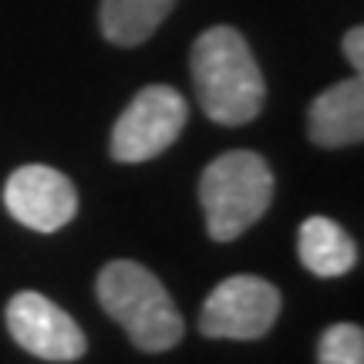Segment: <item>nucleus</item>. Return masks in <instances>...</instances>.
Instances as JSON below:
<instances>
[{
	"mask_svg": "<svg viewBox=\"0 0 364 364\" xmlns=\"http://www.w3.org/2000/svg\"><path fill=\"white\" fill-rule=\"evenodd\" d=\"M344 58L351 61L354 71L364 68V27H351V31L344 34Z\"/></svg>",
	"mask_w": 364,
	"mask_h": 364,
	"instance_id": "nucleus-12",
	"label": "nucleus"
},
{
	"mask_svg": "<svg viewBox=\"0 0 364 364\" xmlns=\"http://www.w3.org/2000/svg\"><path fill=\"white\" fill-rule=\"evenodd\" d=\"M189 122V102L169 85H145L118 115L108 152L115 162H149L162 156Z\"/></svg>",
	"mask_w": 364,
	"mask_h": 364,
	"instance_id": "nucleus-4",
	"label": "nucleus"
},
{
	"mask_svg": "<svg viewBox=\"0 0 364 364\" xmlns=\"http://www.w3.org/2000/svg\"><path fill=\"white\" fill-rule=\"evenodd\" d=\"M98 304L145 354L172 351L182 341V314L156 273L135 260H112L98 273Z\"/></svg>",
	"mask_w": 364,
	"mask_h": 364,
	"instance_id": "nucleus-2",
	"label": "nucleus"
},
{
	"mask_svg": "<svg viewBox=\"0 0 364 364\" xmlns=\"http://www.w3.org/2000/svg\"><path fill=\"white\" fill-rule=\"evenodd\" d=\"M297 253L314 277H344L358 263V243L341 223L327 216H307L300 223Z\"/></svg>",
	"mask_w": 364,
	"mask_h": 364,
	"instance_id": "nucleus-9",
	"label": "nucleus"
},
{
	"mask_svg": "<svg viewBox=\"0 0 364 364\" xmlns=\"http://www.w3.org/2000/svg\"><path fill=\"white\" fill-rule=\"evenodd\" d=\"M307 135L321 149H344L364 139V81L354 75L321 91L307 112Z\"/></svg>",
	"mask_w": 364,
	"mask_h": 364,
	"instance_id": "nucleus-8",
	"label": "nucleus"
},
{
	"mask_svg": "<svg viewBox=\"0 0 364 364\" xmlns=\"http://www.w3.org/2000/svg\"><path fill=\"white\" fill-rule=\"evenodd\" d=\"M4 206L21 226L34 233H58L61 226L75 220L78 193L65 172L34 162L11 172V179L4 186Z\"/></svg>",
	"mask_w": 364,
	"mask_h": 364,
	"instance_id": "nucleus-7",
	"label": "nucleus"
},
{
	"mask_svg": "<svg viewBox=\"0 0 364 364\" xmlns=\"http://www.w3.org/2000/svg\"><path fill=\"white\" fill-rule=\"evenodd\" d=\"M196 98L209 122L216 125H247L263 112L267 81L250 51L247 38L230 24L203 31L189 54Z\"/></svg>",
	"mask_w": 364,
	"mask_h": 364,
	"instance_id": "nucleus-1",
	"label": "nucleus"
},
{
	"mask_svg": "<svg viewBox=\"0 0 364 364\" xmlns=\"http://www.w3.org/2000/svg\"><path fill=\"white\" fill-rule=\"evenodd\" d=\"M317 364H364V331L358 324H331L317 341Z\"/></svg>",
	"mask_w": 364,
	"mask_h": 364,
	"instance_id": "nucleus-11",
	"label": "nucleus"
},
{
	"mask_svg": "<svg viewBox=\"0 0 364 364\" xmlns=\"http://www.w3.org/2000/svg\"><path fill=\"white\" fill-rule=\"evenodd\" d=\"M280 317V290L253 273L223 280L203 304L199 331L213 341H260Z\"/></svg>",
	"mask_w": 364,
	"mask_h": 364,
	"instance_id": "nucleus-5",
	"label": "nucleus"
},
{
	"mask_svg": "<svg viewBox=\"0 0 364 364\" xmlns=\"http://www.w3.org/2000/svg\"><path fill=\"white\" fill-rule=\"evenodd\" d=\"M206 233L216 243L243 236L273 203V172L260 152L230 149L209 162L199 179Z\"/></svg>",
	"mask_w": 364,
	"mask_h": 364,
	"instance_id": "nucleus-3",
	"label": "nucleus"
},
{
	"mask_svg": "<svg viewBox=\"0 0 364 364\" xmlns=\"http://www.w3.org/2000/svg\"><path fill=\"white\" fill-rule=\"evenodd\" d=\"M179 0H102L98 24L118 48H139L156 34Z\"/></svg>",
	"mask_w": 364,
	"mask_h": 364,
	"instance_id": "nucleus-10",
	"label": "nucleus"
},
{
	"mask_svg": "<svg viewBox=\"0 0 364 364\" xmlns=\"http://www.w3.org/2000/svg\"><path fill=\"white\" fill-rule=\"evenodd\" d=\"M7 331L17 341V348L34 354L41 361H78L88 351L85 331L75 324V317L61 311L54 300L38 290H21L7 304Z\"/></svg>",
	"mask_w": 364,
	"mask_h": 364,
	"instance_id": "nucleus-6",
	"label": "nucleus"
}]
</instances>
